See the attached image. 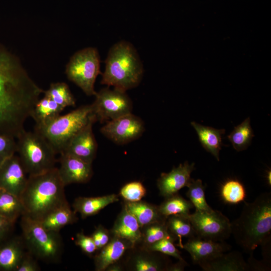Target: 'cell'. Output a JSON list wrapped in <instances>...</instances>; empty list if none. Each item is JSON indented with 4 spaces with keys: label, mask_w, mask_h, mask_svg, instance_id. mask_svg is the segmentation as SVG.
Instances as JSON below:
<instances>
[{
    "label": "cell",
    "mask_w": 271,
    "mask_h": 271,
    "mask_svg": "<svg viewBox=\"0 0 271 271\" xmlns=\"http://www.w3.org/2000/svg\"><path fill=\"white\" fill-rule=\"evenodd\" d=\"M143 75V65L136 50L130 43L122 41L110 49L101 83L125 92L137 86Z\"/></svg>",
    "instance_id": "4"
},
{
    "label": "cell",
    "mask_w": 271,
    "mask_h": 271,
    "mask_svg": "<svg viewBox=\"0 0 271 271\" xmlns=\"http://www.w3.org/2000/svg\"><path fill=\"white\" fill-rule=\"evenodd\" d=\"M64 187L56 167L42 174L29 176L20 197L24 215L40 221L51 212L68 204Z\"/></svg>",
    "instance_id": "3"
},
{
    "label": "cell",
    "mask_w": 271,
    "mask_h": 271,
    "mask_svg": "<svg viewBox=\"0 0 271 271\" xmlns=\"http://www.w3.org/2000/svg\"><path fill=\"white\" fill-rule=\"evenodd\" d=\"M122 269L121 266L120 265L118 264L117 263V262L116 263H114L110 266H109L106 270H109V271H119L121 270Z\"/></svg>",
    "instance_id": "43"
},
{
    "label": "cell",
    "mask_w": 271,
    "mask_h": 271,
    "mask_svg": "<svg viewBox=\"0 0 271 271\" xmlns=\"http://www.w3.org/2000/svg\"><path fill=\"white\" fill-rule=\"evenodd\" d=\"M16 139V152L29 176L42 174L56 167L57 153L39 133L24 129Z\"/></svg>",
    "instance_id": "6"
},
{
    "label": "cell",
    "mask_w": 271,
    "mask_h": 271,
    "mask_svg": "<svg viewBox=\"0 0 271 271\" xmlns=\"http://www.w3.org/2000/svg\"><path fill=\"white\" fill-rule=\"evenodd\" d=\"M26 174L19 157L14 155L0 165V189L20 197L27 183Z\"/></svg>",
    "instance_id": "12"
},
{
    "label": "cell",
    "mask_w": 271,
    "mask_h": 271,
    "mask_svg": "<svg viewBox=\"0 0 271 271\" xmlns=\"http://www.w3.org/2000/svg\"><path fill=\"white\" fill-rule=\"evenodd\" d=\"M36 259L29 251H26L21 261L17 271H38L40 267Z\"/></svg>",
    "instance_id": "40"
},
{
    "label": "cell",
    "mask_w": 271,
    "mask_h": 271,
    "mask_svg": "<svg viewBox=\"0 0 271 271\" xmlns=\"http://www.w3.org/2000/svg\"><path fill=\"white\" fill-rule=\"evenodd\" d=\"M194 165V163L189 164L186 161L174 167L169 173H162L157 181L160 194L167 198L187 187L192 179L191 174L195 169Z\"/></svg>",
    "instance_id": "15"
},
{
    "label": "cell",
    "mask_w": 271,
    "mask_h": 271,
    "mask_svg": "<svg viewBox=\"0 0 271 271\" xmlns=\"http://www.w3.org/2000/svg\"><path fill=\"white\" fill-rule=\"evenodd\" d=\"M123 207L135 217L141 228L167 219L160 213L158 206L145 202L126 201Z\"/></svg>",
    "instance_id": "23"
},
{
    "label": "cell",
    "mask_w": 271,
    "mask_h": 271,
    "mask_svg": "<svg viewBox=\"0 0 271 271\" xmlns=\"http://www.w3.org/2000/svg\"><path fill=\"white\" fill-rule=\"evenodd\" d=\"M92 104L97 121L108 122L131 113L132 102L125 91L113 88L101 89L96 92Z\"/></svg>",
    "instance_id": "9"
},
{
    "label": "cell",
    "mask_w": 271,
    "mask_h": 271,
    "mask_svg": "<svg viewBox=\"0 0 271 271\" xmlns=\"http://www.w3.org/2000/svg\"><path fill=\"white\" fill-rule=\"evenodd\" d=\"M26 249L22 236L6 239L0 243V271H17Z\"/></svg>",
    "instance_id": "17"
},
{
    "label": "cell",
    "mask_w": 271,
    "mask_h": 271,
    "mask_svg": "<svg viewBox=\"0 0 271 271\" xmlns=\"http://www.w3.org/2000/svg\"><path fill=\"white\" fill-rule=\"evenodd\" d=\"M68 79L88 96L95 95L94 83L100 71V57L97 50L85 48L76 52L66 65Z\"/></svg>",
    "instance_id": "8"
},
{
    "label": "cell",
    "mask_w": 271,
    "mask_h": 271,
    "mask_svg": "<svg viewBox=\"0 0 271 271\" xmlns=\"http://www.w3.org/2000/svg\"><path fill=\"white\" fill-rule=\"evenodd\" d=\"M181 248L190 254L194 263L212 259L231 249V246L224 241H215L205 239L197 236L188 239Z\"/></svg>",
    "instance_id": "16"
},
{
    "label": "cell",
    "mask_w": 271,
    "mask_h": 271,
    "mask_svg": "<svg viewBox=\"0 0 271 271\" xmlns=\"http://www.w3.org/2000/svg\"><path fill=\"white\" fill-rule=\"evenodd\" d=\"M96 121L94 119L91 120L76 133L62 153L69 154L92 164L97 150V143L92 130L93 124Z\"/></svg>",
    "instance_id": "13"
},
{
    "label": "cell",
    "mask_w": 271,
    "mask_h": 271,
    "mask_svg": "<svg viewBox=\"0 0 271 271\" xmlns=\"http://www.w3.org/2000/svg\"><path fill=\"white\" fill-rule=\"evenodd\" d=\"M133 246L128 241L113 236L109 242L98 250L94 256L95 268L104 271L110 265L117 262L126 250Z\"/></svg>",
    "instance_id": "18"
},
{
    "label": "cell",
    "mask_w": 271,
    "mask_h": 271,
    "mask_svg": "<svg viewBox=\"0 0 271 271\" xmlns=\"http://www.w3.org/2000/svg\"><path fill=\"white\" fill-rule=\"evenodd\" d=\"M118 200V195L114 194L94 197H79L74 201L73 210L76 213H79L82 218H85L96 214Z\"/></svg>",
    "instance_id": "21"
},
{
    "label": "cell",
    "mask_w": 271,
    "mask_h": 271,
    "mask_svg": "<svg viewBox=\"0 0 271 271\" xmlns=\"http://www.w3.org/2000/svg\"><path fill=\"white\" fill-rule=\"evenodd\" d=\"M44 92L19 59L0 44V134L17 138Z\"/></svg>",
    "instance_id": "1"
},
{
    "label": "cell",
    "mask_w": 271,
    "mask_h": 271,
    "mask_svg": "<svg viewBox=\"0 0 271 271\" xmlns=\"http://www.w3.org/2000/svg\"><path fill=\"white\" fill-rule=\"evenodd\" d=\"M21 226L28 251L36 259L45 262L60 261L63 245L59 232L46 229L39 221L25 215L21 216Z\"/></svg>",
    "instance_id": "7"
},
{
    "label": "cell",
    "mask_w": 271,
    "mask_h": 271,
    "mask_svg": "<svg viewBox=\"0 0 271 271\" xmlns=\"http://www.w3.org/2000/svg\"><path fill=\"white\" fill-rule=\"evenodd\" d=\"M188 217L196 236L215 241H224L231 235V222L222 212L195 211Z\"/></svg>",
    "instance_id": "10"
},
{
    "label": "cell",
    "mask_w": 271,
    "mask_h": 271,
    "mask_svg": "<svg viewBox=\"0 0 271 271\" xmlns=\"http://www.w3.org/2000/svg\"><path fill=\"white\" fill-rule=\"evenodd\" d=\"M44 95L50 98L63 109L75 105V99L68 85L64 82L51 83Z\"/></svg>",
    "instance_id": "31"
},
{
    "label": "cell",
    "mask_w": 271,
    "mask_h": 271,
    "mask_svg": "<svg viewBox=\"0 0 271 271\" xmlns=\"http://www.w3.org/2000/svg\"><path fill=\"white\" fill-rule=\"evenodd\" d=\"M220 195L225 202L236 204L245 200L246 191L243 184L238 180L228 179L221 185Z\"/></svg>",
    "instance_id": "32"
},
{
    "label": "cell",
    "mask_w": 271,
    "mask_h": 271,
    "mask_svg": "<svg viewBox=\"0 0 271 271\" xmlns=\"http://www.w3.org/2000/svg\"><path fill=\"white\" fill-rule=\"evenodd\" d=\"M186 195L195 208V211L209 212L213 209L207 203L205 197V187L200 179H191L187 185Z\"/></svg>",
    "instance_id": "30"
},
{
    "label": "cell",
    "mask_w": 271,
    "mask_h": 271,
    "mask_svg": "<svg viewBox=\"0 0 271 271\" xmlns=\"http://www.w3.org/2000/svg\"><path fill=\"white\" fill-rule=\"evenodd\" d=\"M77 220L76 213L68 204L51 212L39 222L46 229L59 232L62 228Z\"/></svg>",
    "instance_id": "24"
},
{
    "label": "cell",
    "mask_w": 271,
    "mask_h": 271,
    "mask_svg": "<svg viewBox=\"0 0 271 271\" xmlns=\"http://www.w3.org/2000/svg\"><path fill=\"white\" fill-rule=\"evenodd\" d=\"M191 124L195 129L204 149L219 161V153L223 145L221 137L225 133V129L204 126L194 121Z\"/></svg>",
    "instance_id": "22"
},
{
    "label": "cell",
    "mask_w": 271,
    "mask_h": 271,
    "mask_svg": "<svg viewBox=\"0 0 271 271\" xmlns=\"http://www.w3.org/2000/svg\"><path fill=\"white\" fill-rule=\"evenodd\" d=\"M75 243L84 253L89 256H91L97 251L92 237L86 235L83 232H78L76 234Z\"/></svg>",
    "instance_id": "38"
},
{
    "label": "cell",
    "mask_w": 271,
    "mask_h": 271,
    "mask_svg": "<svg viewBox=\"0 0 271 271\" xmlns=\"http://www.w3.org/2000/svg\"><path fill=\"white\" fill-rule=\"evenodd\" d=\"M115 236L129 242L134 247L142 241V232L135 217L123 207L112 228Z\"/></svg>",
    "instance_id": "19"
},
{
    "label": "cell",
    "mask_w": 271,
    "mask_h": 271,
    "mask_svg": "<svg viewBox=\"0 0 271 271\" xmlns=\"http://www.w3.org/2000/svg\"><path fill=\"white\" fill-rule=\"evenodd\" d=\"M97 121L92 104L81 106L63 115H59L46 124L35 126L57 154H61L71 138L92 120Z\"/></svg>",
    "instance_id": "5"
},
{
    "label": "cell",
    "mask_w": 271,
    "mask_h": 271,
    "mask_svg": "<svg viewBox=\"0 0 271 271\" xmlns=\"http://www.w3.org/2000/svg\"><path fill=\"white\" fill-rule=\"evenodd\" d=\"M165 198L158 206L160 213L165 218L172 215H188L194 207L189 200L178 193Z\"/></svg>",
    "instance_id": "27"
},
{
    "label": "cell",
    "mask_w": 271,
    "mask_h": 271,
    "mask_svg": "<svg viewBox=\"0 0 271 271\" xmlns=\"http://www.w3.org/2000/svg\"><path fill=\"white\" fill-rule=\"evenodd\" d=\"M145 131L143 121L131 113L107 122L100 132L118 145H124L139 138Z\"/></svg>",
    "instance_id": "11"
},
{
    "label": "cell",
    "mask_w": 271,
    "mask_h": 271,
    "mask_svg": "<svg viewBox=\"0 0 271 271\" xmlns=\"http://www.w3.org/2000/svg\"><path fill=\"white\" fill-rule=\"evenodd\" d=\"M175 240L172 237H166L151 245L145 246L144 249L149 251L160 252L178 260H184L180 252L174 244Z\"/></svg>",
    "instance_id": "35"
},
{
    "label": "cell",
    "mask_w": 271,
    "mask_h": 271,
    "mask_svg": "<svg viewBox=\"0 0 271 271\" xmlns=\"http://www.w3.org/2000/svg\"><path fill=\"white\" fill-rule=\"evenodd\" d=\"M25 214V209L20 197L0 189V216L15 223Z\"/></svg>",
    "instance_id": "26"
},
{
    "label": "cell",
    "mask_w": 271,
    "mask_h": 271,
    "mask_svg": "<svg viewBox=\"0 0 271 271\" xmlns=\"http://www.w3.org/2000/svg\"><path fill=\"white\" fill-rule=\"evenodd\" d=\"M119 194L126 201L134 202L141 200L146 194V190L142 183L134 181L124 185Z\"/></svg>",
    "instance_id": "36"
},
{
    "label": "cell",
    "mask_w": 271,
    "mask_h": 271,
    "mask_svg": "<svg viewBox=\"0 0 271 271\" xmlns=\"http://www.w3.org/2000/svg\"><path fill=\"white\" fill-rule=\"evenodd\" d=\"M188 264L184 260H179V262L173 265H169L167 270L182 271L184 270L185 267Z\"/></svg>",
    "instance_id": "42"
},
{
    "label": "cell",
    "mask_w": 271,
    "mask_h": 271,
    "mask_svg": "<svg viewBox=\"0 0 271 271\" xmlns=\"http://www.w3.org/2000/svg\"><path fill=\"white\" fill-rule=\"evenodd\" d=\"M97 251L106 245L110 241L109 233L101 225H99L91 236Z\"/></svg>",
    "instance_id": "39"
},
{
    "label": "cell",
    "mask_w": 271,
    "mask_h": 271,
    "mask_svg": "<svg viewBox=\"0 0 271 271\" xmlns=\"http://www.w3.org/2000/svg\"><path fill=\"white\" fill-rule=\"evenodd\" d=\"M166 224L169 234L175 240H181L182 237L189 239L196 236L188 215L170 216L166 219Z\"/></svg>",
    "instance_id": "28"
},
{
    "label": "cell",
    "mask_w": 271,
    "mask_h": 271,
    "mask_svg": "<svg viewBox=\"0 0 271 271\" xmlns=\"http://www.w3.org/2000/svg\"><path fill=\"white\" fill-rule=\"evenodd\" d=\"M60 155L58 168L60 178L65 186L88 182L93 175L92 164L66 153Z\"/></svg>",
    "instance_id": "14"
},
{
    "label": "cell",
    "mask_w": 271,
    "mask_h": 271,
    "mask_svg": "<svg viewBox=\"0 0 271 271\" xmlns=\"http://www.w3.org/2000/svg\"><path fill=\"white\" fill-rule=\"evenodd\" d=\"M17 152L15 138L0 134V165Z\"/></svg>",
    "instance_id": "37"
},
{
    "label": "cell",
    "mask_w": 271,
    "mask_h": 271,
    "mask_svg": "<svg viewBox=\"0 0 271 271\" xmlns=\"http://www.w3.org/2000/svg\"><path fill=\"white\" fill-rule=\"evenodd\" d=\"M199 266L205 271L249 270L248 263L238 251L223 253L212 259L200 262Z\"/></svg>",
    "instance_id": "20"
},
{
    "label": "cell",
    "mask_w": 271,
    "mask_h": 271,
    "mask_svg": "<svg viewBox=\"0 0 271 271\" xmlns=\"http://www.w3.org/2000/svg\"><path fill=\"white\" fill-rule=\"evenodd\" d=\"M14 224L0 216V243L7 238L13 228Z\"/></svg>",
    "instance_id": "41"
},
{
    "label": "cell",
    "mask_w": 271,
    "mask_h": 271,
    "mask_svg": "<svg viewBox=\"0 0 271 271\" xmlns=\"http://www.w3.org/2000/svg\"><path fill=\"white\" fill-rule=\"evenodd\" d=\"M142 241L145 246L151 245L165 238L171 237L168 231L166 220L145 226L142 228Z\"/></svg>",
    "instance_id": "33"
},
{
    "label": "cell",
    "mask_w": 271,
    "mask_h": 271,
    "mask_svg": "<svg viewBox=\"0 0 271 271\" xmlns=\"http://www.w3.org/2000/svg\"><path fill=\"white\" fill-rule=\"evenodd\" d=\"M254 134L250 124L249 117L241 123L234 127V129L227 136L233 148L237 152L244 150L251 143Z\"/></svg>",
    "instance_id": "29"
},
{
    "label": "cell",
    "mask_w": 271,
    "mask_h": 271,
    "mask_svg": "<svg viewBox=\"0 0 271 271\" xmlns=\"http://www.w3.org/2000/svg\"><path fill=\"white\" fill-rule=\"evenodd\" d=\"M231 234L247 253L270 239L271 194L264 192L250 203L246 202L240 216L231 222Z\"/></svg>",
    "instance_id": "2"
},
{
    "label": "cell",
    "mask_w": 271,
    "mask_h": 271,
    "mask_svg": "<svg viewBox=\"0 0 271 271\" xmlns=\"http://www.w3.org/2000/svg\"><path fill=\"white\" fill-rule=\"evenodd\" d=\"M63 109L49 97L44 95L34 106L31 117L36 126L43 125L58 116Z\"/></svg>",
    "instance_id": "25"
},
{
    "label": "cell",
    "mask_w": 271,
    "mask_h": 271,
    "mask_svg": "<svg viewBox=\"0 0 271 271\" xmlns=\"http://www.w3.org/2000/svg\"><path fill=\"white\" fill-rule=\"evenodd\" d=\"M270 177H271V172H270V170H269L267 172V174H266V180H267V184L269 186H270V184H271Z\"/></svg>",
    "instance_id": "44"
},
{
    "label": "cell",
    "mask_w": 271,
    "mask_h": 271,
    "mask_svg": "<svg viewBox=\"0 0 271 271\" xmlns=\"http://www.w3.org/2000/svg\"><path fill=\"white\" fill-rule=\"evenodd\" d=\"M169 265L161 259L144 254L134 256L132 261V267L136 271H160L167 270Z\"/></svg>",
    "instance_id": "34"
}]
</instances>
